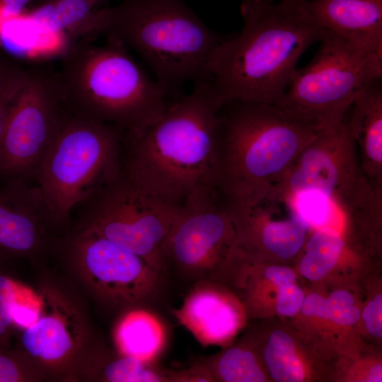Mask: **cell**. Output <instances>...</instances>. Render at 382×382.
Segmentation results:
<instances>
[{
    "label": "cell",
    "instance_id": "5bb4252c",
    "mask_svg": "<svg viewBox=\"0 0 382 382\" xmlns=\"http://www.w3.org/2000/svg\"><path fill=\"white\" fill-rule=\"evenodd\" d=\"M226 204L238 242L248 257L263 251L289 259L305 245L311 227L290 198L271 190L260 196Z\"/></svg>",
    "mask_w": 382,
    "mask_h": 382
},
{
    "label": "cell",
    "instance_id": "6da1fadb",
    "mask_svg": "<svg viewBox=\"0 0 382 382\" xmlns=\"http://www.w3.org/2000/svg\"><path fill=\"white\" fill-rule=\"evenodd\" d=\"M243 27L213 51L208 76L217 96L277 105L306 50L325 33L304 1L243 0Z\"/></svg>",
    "mask_w": 382,
    "mask_h": 382
},
{
    "label": "cell",
    "instance_id": "8fae6325",
    "mask_svg": "<svg viewBox=\"0 0 382 382\" xmlns=\"http://www.w3.org/2000/svg\"><path fill=\"white\" fill-rule=\"evenodd\" d=\"M57 71L30 66L0 143V180L35 174L69 113Z\"/></svg>",
    "mask_w": 382,
    "mask_h": 382
},
{
    "label": "cell",
    "instance_id": "7402d4cb",
    "mask_svg": "<svg viewBox=\"0 0 382 382\" xmlns=\"http://www.w3.org/2000/svg\"><path fill=\"white\" fill-rule=\"evenodd\" d=\"M345 248L337 230L326 226L318 228L308 238L300 263V272L306 279L318 280L336 265Z\"/></svg>",
    "mask_w": 382,
    "mask_h": 382
},
{
    "label": "cell",
    "instance_id": "ba28073f",
    "mask_svg": "<svg viewBox=\"0 0 382 382\" xmlns=\"http://www.w3.org/2000/svg\"><path fill=\"white\" fill-rule=\"evenodd\" d=\"M161 256L166 276L172 272L191 286L200 282L221 284L224 272L245 258L226 202L217 188L195 194L181 205Z\"/></svg>",
    "mask_w": 382,
    "mask_h": 382
},
{
    "label": "cell",
    "instance_id": "5b68a950",
    "mask_svg": "<svg viewBox=\"0 0 382 382\" xmlns=\"http://www.w3.org/2000/svg\"><path fill=\"white\" fill-rule=\"evenodd\" d=\"M320 132L277 105L224 100L218 114V190L227 202L267 193Z\"/></svg>",
    "mask_w": 382,
    "mask_h": 382
},
{
    "label": "cell",
    "instance_id": "277c9868",
    "mask_svg": "<svg viewBox=\"0 0 382 382\" xmlns=\"http://www.w3.org/2000/svg\"><path fill=\"white\" fill-rule=\"evenodd\" d=\"M98 35L135 51L168 93L209 79L211 55L230 35L209 28L184 0H122L95 10L80 37Z\"/></svg>",
    "mask_w": 382,
    "mask_h": 382
},
{
    "label": "cell",
    "instance_id": "44dd1931",
    "mask_svg": "<svg viewBox=\"0 0 382 382\" xmlns=\"http://www.w3.org/2000/svg\"><path fill=\"white\" fill-rule=\"evenodd\" d=\"M104 0H43L26 14L28 18L54 32H64L76 40L95 7Z\"/></svg>",
    "mask_w": 382,
    "mask_h": 382
},
{
    "label": "cell",
    "instance_id": "e0dca14e",
    "mask_svg": "<svg viewBox=\"0 0 382 382\" xmlns=\"http://www.w3.org/2000/svg\"><path fill=\"white\" fill-rule=\"evenodd\" d=\"M306 9L325 30L382 55V0H308Z\"/></svg>",
    "mask_w": 382,
    "mask_h": 382
},
{
    "label": "cell",
    "instance_id": "f1b7e54d",
    "mask_svg": "<svg viewBox=\"0 0 382 382\" xmlns=\"http://www.w3.org/2000/svg\"><path fill=\"white\" fill-rule=\"evenodd\" d=\"M303 300L302 290L294 283L283 286L279 288L277 311L282 316H292L300 311Z\"/></svg>",
    "mask_w": 382,
    "mask_h": 382
},
{
    "label": "cell",
    "instance_id": "7c38bea8",
    "mask_svg": "<svg viewBox=\"0 0 382 382\" xmlns=\"http://www.w3.org/2000/svg\"><path fill=\"white\" fill-rule=\"evenodd\" d=\"M375 184L361 170L346 114L336 129L320 132L301 151L272 190L286 197L320 193L344 216L366 197Z\"/></svg>",
    "mask_w": 382,
    "mask_h": 382
},
{
    "label": "cell",
    "instance_id": "83f0119b",
    "mask_svg": "<svg viewBox=\"0 0 382 382\" xmlns=\"http://www.w3.org/2000/svg\"><path fill=\"white\" fill-rule=\"evenodd\" d=\"M6 262L0 260V344L11 346L16 333L12 307L21 284L9 274Z\"/></svg>",
    "mask_w": 382,
    "mask_h": 382
},
{
    "label": "cell",
    "instance_id": "836d02e7",
    "mask_svg": "<svg viewBox=\"0 0 382 382\" xmlns=\"http://www.w3.org/2000/svg\"><path fill=\"white\" fill-rule=\"evenodd\" d=\"M250 1H272L273 0H250Z\"/></svg>",
    "mask_w": 382,
    "mask_h": 382
},
{
    "label": "cell",
    "instance_id": "603a6c76",
    "mask_svg": "<svg viewBox=\"0 0 382 382\" xmlns=\"http://www.w3.org/2000/svg\"><path fill=\"white\" fill-rule=\"evenodd\" d=\"M209 373L213 381L263 382L265 377L254 354L238 347L198 361Z\"/></svg>",
    "mask_w": 382,
    "mask_h": 382
},
{
    "label": "cell",
    "instance_id": "4316f807",
    "mask_svg": "<svg viewBox=\"0 0 382 382\" xmlns=\"http://www.w3.org/2000/svg\"><path fill=\"white\" fill-rule=\"evenodd\" d=\"M45 377L18 346L0 344V382H37Z\"/></svg>",
    "mask_w": 382,
    "mask_h": 382
},
{
    "label": "cell",
    "instance_id": "3957f363",
    "mask_svg": "<svg viewBox=\"0 0 382 382\" xmlns=\"http://www.w3.org/2000/svg\"><path fill=\"white\" fill-rule=\"evenodd\" d=\"M57 74L69 112L115 128L125 144L158 120L170 102L166 88L112 37L102 45L71 42Z\"/></svg>",
    "mask_w": 382,
    "mask_h": 382
},
{
    "label": "cell",
    "instance_id": "ac0fdd59",
    "mask_svg": "<svg viewBox=\"0 0 382 382\" xmlns=\"http://www.w3.org/2000/svg\"><path fill=\"white\" fill-rule=\"evenodd\" d=\"M71 381L174 382V370L154 367L150 361L112 352L92 341L71 371Z\"/></svg>",
    "mask_w": 382,
    "mask_h": 382
},
{
    "label": "cell",
    "instance_id": "8992f818",
    "mask_svg": "<svg viewBox=\"0 0 382 382\" xmlns=\"http://www.w3.org/2000/svg\"><path fill=\"white\" fill-rule=\"evenodd\" d=\"M124 149L115 128L66 115L35 173L51 224L66 223L74 209L121 172Z\"/></svg>",
    "mask_w": 382,
    "mask_h": 382
},
{
    "label": "cell",
    "instance_id": "7a4b0ae2",
    "mask_svg": "<svg viewBox=\"0 0 382 382\" xmlns=\"http://www.w3.org/2000/svg\"><path fill=\"white\" fill-rule=\"evenodd\" d=\"M223 100L209 79L169 102L163 115L125 144L122 170L151 195L181 206L218 189L216 139Z\"/></svg>",
    "mask_w": 382,
    "mask_h": 382
},
{
    "label": "cell",
    "instance_id": "d6986e66",
    "mask_svg": "<svg viewBox=\"0 0 382 382\" xmlns=\"http://www.w3.org/2000/svg\"><path fill=\"white\" fill-rule=\"evenodd\" d=\"M347 116L364 174L382 183V77L368 85Z\"/></svg>",
    "mask_w": 382,
    "mask_h": 382
},
{
    "label": "cell",
    "instance_id": "d6a6232c",
    "mask_svg": "<svg viewBox=\"0 0 382 382\" xmlns=\"http://www.w3.org/2000/svg\"><path fill=\"white\" fill-rule=\"evenodd\" d=\"M368 381H381V366L374 367L368 374Z\"/></svg>",
    "mask_w": 382,
    "mask_h": 382
},
{
    "label": "cell",
    "instance_id": "9c48e42d",
    "mask_svg": "<svg viewBox=\"0 0 382 382\" xmlns=\"http://www.w3.org/2000/svg\"><path fill=\"white\" fill-rule=\"evenodd\" d=\"M79 207L77 228L116 243L164 273L161 248L181 206L147 192L122 170Z\"/></svg>",
    "mask_w": 382,
    "mask_h": 382
},
{
    "label": "cell",
    "instance_id": "30bf717a",
    "mask_svg": "<svg viewBox=\"0 0 382 382\" xmlns=\"http://www.w3.org/2000/svg\"><path fill=\"white\" fill-rule=\"evenodd\" d=\"M64 248L85 284L110 307L146 308L163 294L167 280L163 272L91 231L76 228Z\"/></svg>",
    "mask_w": 382,
    "mask_h": 382
},
{
    "label": "cell",
    "instance_id": "4fadbf2b",
    "mask_svg": "<svg viewBox=\"0 0 382 382\" xmlns=\"http://www.w3.org/2000/svg\"><path fill=\"white\" fill-rule=\"evenodd\" d=\"M37 292L39 316L15 333L17 345L46 379L69 381L76 362L92 342L90 328L79 305L63 289L48 283Z\"/></svg>",
    "mask_w": 382,
    "mask_h": 382
},
{
    "label": "cell",
    "instance_id": "9a60e30c",
    "mask_svg": "<svg viewBox=\"0 0 382 382\" xmlns=\"http://www.w3.org/2000/svg\"><path fill=\"white\" fill-rule=\"evenodd\" d=\"M48 224L37 185L23 178L0 180V260L39 253L46 244Z\"/></svg>",
    "mask_w": 382,
    "mask_h": 382
},
{
    "label": "cell",
    "instance_id": "2e32d148",
    "mask_svg": "<svg viewBox=\"0 0 382 382\" xmlns=\"http://www.w3.org/2000/svg\"><path fill=\"white\" fill-rule=\"evenodd\" d=\"M178 322L204 347L230 340L241 325V313L221 284L200 282L191 286L181 306L173 311Z\"/></svg>",
    "mask_w": 382,
    "mask_h": 382
},
{
    "label": "cell",
    "instance_id": "f546056e",
    "mask_svg": "<svg viewBox=\"0 0 382 382\" xmlns=\"http://www.w3.org/2000/svg\"><path fill=\"white\" fill-rule=\"evenodd\" d=\"M381 313L382 296L379 294L365 306L362 317L368 332L380 339L382 338Z\"/></svg>",
    "mask_w": 382,
    "mask_h": 382
},
{
    "label": "cell",
    "instance_id": "ffe728a7",
    "mask_svg": "<svg viewBox=\"0 0 382 382\" xmlns=\"http://www.w3.org/2000/svg\"><path fill=\"white\" fill-rule=\"evenodd\" d=\"M113 336L117 352L150 362L161 351L165 341L161 323L146 308L126 311Z\"/></svg>",
    "mask_w": 382,
    "mask_h": 382
},
{
    "label": "cell",
    "instance_id": "cb8c5ba5",
    "mask_svg": "<svg viewBox=\"0 0 382 382\" xmlns=\"http://www.w3.org/2000/svg\"><path fill=\"white\" fill-rule=\"evenodd\" d=\"M264 358L271 376L277 381L297 382L304 378V370L295 352L292 338L282 330L270 335Z\"/></svg>",
    "mask_w": 382,
    "mask_h": 382
},
{
    "label": "cell",
    "instance_id": "d4e9b609",
    "mask_svg": "<svg viewBox=\"0 0 382 382\" xmlns=\"http://www.w3.org/2000/svg\"><path fill=\"white\" fill-rule=\"evenodd\" d=\"M353 303L354 298L349 292L337 290L327 299L316 294H309L304 299L301 310L307 316H317L349 325L359 318V311Z\"/></svg>",
    "mask_w": 382,
    "mask_h": 382
},
{
    "label": "cell",
    "instance_id": "e575fe53",
    "mask_svg": "<svg viewBox=\"0 0 382 382\" xmlns=\"http://www.w3.org/2000/svg\"><path fill=\"white\" fill-rule=\"evenodd\" d=\"M300 1H308V0H300Z\"/></svg>",
    "mask_w": 382,
    "mask_h": 382
},
{
    "label": "cell",
    "instance_id": "4dcf8cb0",
    "mask_svg": "<svg viewBox=\"0 0 382 382\" xmlns=\"http://www.w3.org/2000/svg\"><path fill=\"white\" fill-rule=\"evenodd\" d=\"M265 276L278 288L293 284L296 280V274L291 269L278 265H272L267 267L265 271Z\"/></svg>",
    "mask_w": 382,
    "mask_h": 382
},
{
    "label": "cell",
    "instance_id": "484cf974",
    "mask_svg": "<svg viewBox=\"0 0 382 382\" xmlns=\"http://www.w3.org/2000/svg\"><path fill=\"white\" fill-rule=\"evenodd\" d=\"M30 68L0 54V143L10 108L27 80Z\"/></svg>",
    "mask_w": 382,
    "mask_h": 382
},
{
    "label": "cell",
    "instance_id": "52a82bcc",
    "mask_svg": "<svg viewBox=\"0 0 382 382\" xmlns=\"http://www.w3.org/2000/svg\"><path fill=\"white\" fill-rule=\"evenodd\" d=\"M312 60L296 69L277 105L320 132L336 129L356 99L382 77V55L325 30Z\"/></svg>",
    "mask_w": 382,
    "mask_h": 382
},
{
    "label": "cell",
    "instance_id": "1f68e13d",
    "mask_svg": "<svg viewBox=\"0 0 382 382\" xmlns=\"http://www.w3.org/2000/svg\"><path fill=\"white\" fill-rule=\"evenodd\" d=\"M30 0H0V11L6 17L19 16Z\"/></svg>",
    "mask_w": 382,
    "mask_h": 382
}]
</instances>
